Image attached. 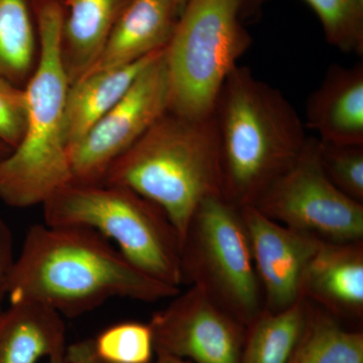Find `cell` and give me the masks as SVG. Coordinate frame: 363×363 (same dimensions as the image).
I'll use <instances>...</instances> for the list:
<instances>
[{"mask_svg": "<svg viewBox=\"0 0 363 363\" xmlns=\"http://www.w3.org/2000/svg\"><path fill=\"white\" fill-rule=\"evenodd\" d=\"M307 301L281 311L262 310L247 326L240 363H290L307 321Z\"/></svg>", "mask_w": 363, "mask_h": 363, "instance_id": "18", "label": "cell"}, {"mask_svg": "<svg viewBox=\"0 0 363 363\" xmlns=\"http://www.w3.org/2000/svg\"><path fill=\"white\" fill-rule=\"evenodd\" d=\"M316 13L327 42L340 51L363 55V0H304Z\"/></svg>", "mask_w": 363, "mask_h": 363, "instance_id": "21", "label": "cell"}, {"mask_svg": "<svg viewBox=\"0 0 363 363\" xmlns=\"http://www.w3.org/2000/svg\"><path fill=\"white\" fill-rule=\"evenodd\" d=\"M102 182L123 186L156 203L182 240L198 206L222 195L213 112L194 118L167 111L114 161Z\"/></svg>", "mask_w": 363, "mask_h": 363, "instance_id": "4", "label": "cell"}, {"mask_svg": "<svg viewBox=\"0 0 363 363\" xmlns=\"http://www.w3.org/2000/svg\"><path fill=\"white\" fill-rule=\"evenodd\" d=\"M43 206L48 225L92 229L145 274L181 288L180 235L156 203L123 186L72 182Z\"/></svg>", "mask_w": 363, "mask_h": 363, "instance_id": "5", "label": "cell"}, {"mask_svg": "<svg viewBox=\"0 0 363 363\" xmlns=\"http://www.w3.org/2000/svg\"><path fill=\"white\" fill-rule=\"evenodd\" d=\"M264 2V0H242V4H241V18L243 20V18L255 16V14L262 7Z\"/></svg>", "mask_w": 363, "mask_h": 363, "instance_id": "27", "label": "cell"}, {"mask_svg": "<svg viewBox=\"0 0 363 363\" xmlns=\"http://www.w3.org/2000/svg\"><path fill=\"white\" fill-rule=\"evenodd\" d=\"M69 363H105L95 354L92 340H83L66 347Z\"/></svg>", "mask_w": 363, "mask_h": 363, "instance_id": "26", "label": "cell"}, {"mask_svg": "<svg viewBox=\"0 0 363 363\" xmlns=\"http://www.w3.org/2000/svg\"><path fill=\"white\" fill-rule=\"evenodd\" d=\"M155 353L195 363H240L247 326L201 289L189 286L149 322Z\"/></svg>", "mask_w": 363, "mask_h": 363, "instance_id": "10", "label": "cell"}, {"mask_svg": "<svg viewBox=\"0 0 363 363\" xmlns=\"http://www.w3.org/2000/svg\"><path fill=\"white\" fill-rule=\"evenodd\" d=\"M242 0H187L164 47L169 111L211 116L215 101L252 39L242 25Z\"/></svg>", "mask_w": 363, "mask_h": 363, "instance_id": "6", "label": "cell"}, {"mask_svg": "<svg viewBox=\"0 0 363 363\" xmlns=\"http://www.w3.org/2000/svg\"><path fill=\"white\" fill-rule=\"evenodd\" d=\"M182 285L201 289L247 326L264 296L240 207L222 195L195 210L181 240Z\"/></svg>", "mask_w": 363, "mask_h": 363, "instance_id": "7", "label": "cell"}, {"mask_svg": "<svg viewBox=\"0 0 363 363\" xmlns=\"http://www.w3.org/2000/svg\"><path fill=\"white\" fill-rule=\"evenodd\" d=\"M264 296V310L281 311L300 298L305 267L323 240L272 220L257 208H240Z\"/></svg>", "mask_w": 363, "mask_h": 363, "instance_id": "11", "label": "cell"}, {"mask_svg": "<svg viewBox=\"0 0 363 363\" xmlns=\"http://www.w3.org/2000/svg\"><path fill=\"white\" fill-rule=\"evenodd\" d=\"M26 123L25 87L0 78V143L13 150L23 138Z\"/></svg>", "mask_w": 363, "mask_h": 363, "instance_id": "24", "label": "cell"}, {"mask_svg": "<svg viewBox=\"0 0 363 363\" xmlns=\"http://www.w3.org/2000/svg\"><path fill=\"white\" fill-rule=\"evenodd\" d=\"M304 333L290 363H363V333L308 302Z\"/></svg>", "mask_w": 363, "mask_h": 363, "instance_id": "20", "label": "cell"}, {"mask_svg": "<svg viewBox=\"0 0 363 363\" xmlns=\"http://www.w3.org/2000/svg\"><path fill=\"white\" fill-rule=\"evenodd\" d=\"M253 207L320 240H363V203L344 194L325 175L318 159L317 138H308L295 164Z\"/></svg>", "mask_w": 363, "mask_h": 363, "instance_id": "8", "label": "cell"}, {"mask_svg": "<svg viewBox=\"0 0 363 363\" xmlns=\"http://www.w3.org/2000/svg\"><path fill=\"white\" fill-rule=\"evenodd\" d=\"M169 1L171 2L174 6L177 7L181 13L182 9H183V7L185 6L187 0H169Z\"/></svg>", "mask_w": 363, "mask_h": 363, "instance_id": "30", "label": "cell"}, {"mask_svg": "<svg viewBox=\"0 0 363 363\" xmlns=\"http://www.w3.org/2000/svg\"><path fill=\"white\" fill-rule=\"evenodd\" d=\"M66 347L63 316L51 308L21 302L0 312V363H39Z\"/></svg>", "mask_w": 363, "mask_h": 363, "instance_id": "16", "label": "cell"}, {"mask_svg": "<svg viewBox=\"0 0 363 363\" xmlns=\"http://www.w3.org/2000/svg\"><path fill=\"white\" fill-rule=\"evenodd\" d=\"M213 116L222 196L240 208L255 206L302 154L305 123L281 90L241 66L222 85Z\"/></svg>", "mask_w": 363, "mask_h": 363, "instance_id": "2", "label": "cell"}, {"mask_svg": "<svg viewBox=\"0 0 363 363\" xmlns=\"http://www.w3.org/2000/svg\"><path fill=\"white\" fill-rule=\"evenodd\" d=\"M39 57L28 0H0V78L25 87Z\"/></svg>", "mask_w": 363, "mask_h": 363, "instance_id": "19", "label": "cell"}, {"mask_svg": "<svg viewBox=\"0 0 363 363\" xmlns=\"http://www.w3.org/2000/svg\"><path fill=\"white\" fill-rule=\"evenodd\" d=\"M133 0H67L62 59L70 86L94 66L111 30Z\"/></svg>", "mask_w": 363, "mask_h": 363, "instance_id": "15", "label": "cell"}, {"mask_svg": "<svg viewBox=\"0 0 363 363\" xmlns=\"http://www.w3.org/2000/svg\"><path fill=\"white\" fill-rule=\"evenodd\" d=\"M65 352L66 350L62 351V352L57 353V354L52 355V357L48 358L47 363H69Z\"/></svg>", "mask_w": 363, "mask_h": 363, "instance_id": "29", "label": "cell"}, {"mask_svg": "<svg viewBox=\"0 0 363 363\" xmlns=\"http://www.w3.org/2000/svg\"><path fill=\"white\" fill-rule=\"evenodd\" d=\"M317 155L327 178L346 196L363 203V145L323 142Z\"/></svg>", "mask_w": 363, "mask_h": 363, "instance_id": "23", "label": "cell"}, {"mask_svg": "<svg viewBox=\"0 0 363 363\" xmlns=\"http://www.w3.org/2000/svg\"><path fill=\"white\" fill-rule=\"evenodd\" d=\"M63 21L64 7L55 0L38 9L39 57L25 86V133L0 161V198L11 207L43 205L73 182L64 135L70 84L62 59Z\"/></svg>", "mask_w": 363, "mask_h": 363, "instance_id": "3", "label": "cell"}, {"mask_svg": "<svg viewBox=\"0 0 363 363\" xmlns=\"http://www.w3.org/2000/svg\"><path fill=\"white\" fill-rule=\"evenodd\" d=\"M306 128L318 140L363 145V64L331 66L310 95Z\"/></svg>", "mask_w": 363, "mask_h": 363, "instance_id": "13", "label": "cell"}, {"mask_svg": "<svg viewBox=\"0 0 363 363\" xmlns=\"http://www.w3.org/2000/svg\"><path fill=\"white\" fill-rule=\"evenodd\" d=\"M180 291L136 267L92 229L45 223L26 233L9 272L6 297L9 304L38 303L75 317L111 298L152 303Z\"/></svg>", "mask_w": 363, "mask_h": 363, "instance_id": "1", "label": "cell"}, {"mask_svg": "<svg viewBox=\"0 0 363 363\" xmlns=\"http://www.w3.org/2000/svg\"><path fill=\"white\" fill-rule=\"evenodd\" d=\"M180 13L169 0H133L88 73L130 65L164 49Z\"/></svg>", "mask_w": 363, "mask_h": 363, "instance_id": "14", "label": "cell"}, {"mask_svg": "<svg viewBox=\"0 0 363 363\" xmlns=\"http://www.w3.org/2000/svg\"><path fill=\"white\" fill-rule=\"evenodd\" d=\"M11 150L6 147V145H4V143H0V161H1V160L4 159V157L7 156V155L9 154V152H11Z\"/></svg>", "mask_w": 363, "mask_h": 363, "instance_id": "31", "label": "cell"}, {"mask_svg": "<svg viewBox=\"0 0 363 363\" xmlns=\"http://www.w3.org/2000/svg\"><path fill=\"white\" fill-rule=\"evenodd\" d=\"M300 298L337 319H362L363 240L322 241L303 272Z\"/></svg>", "mask_w": 363, "mask_h": 363, "instance_id": "12", "label": "cell"}, {"mask_svg": "<svg viewBox=\"0 0 363 363\" xmlns=\"http://www.w3.org/2000/svg\"><path fill=\"white\" fill-rule=\"evenodd\" d=\"M13 259V234L6 222L0 219V312L6 298L7 281Z\"/></svg>", "mask_w": 363, "mask_h": 363, "instance_id": "25", "label": "cell"}, {"mask_svg": "<svg viewBox=\"0 0 363 363\" xmlns=\"http://www.w3.org/2000/svg\"><path fill=\"white\" fill-rule=\"evenodd\" d=\"M150 363H192L188 360L182 359L171 355L157 354L156 359H152Z\"/></svg>", "mask_w": 363, "mask_h": 363, "instance_id": "28", "label": "cell"}, {"mask_svg": "<svg viewBox=\"0 0 363 363\" xmlns=\"http://www.w3.org/2000/svg\"><path fill=\"white\" fill-rule=\"evenodd\" d=\"M169 96L164 49L111 111L69 147L73 182L104 181L114 161L169 111Z\"/></svg>", "mask_w": 363, "mask_h": 363, "instance_id": "9", "label": "cell"}, {"mask_svg": "<svg viewBox=\"0 0 363 363\" xmlns=\"http://www.w3.org/2000/svg\"><path fill=\"white\" fill-rule=\"evenodd\" d=\"M162 50L130 65L90 72L69 87L64 118V135L68 150L123 97L143 69Z\"/></svg>", "mask_w": 363, "mask_h": 363, "instance_id": "17", "label": "cell"}, {"mask_svg": "<svg viewBox=\"0 0 363 363\" xmlns=\"http://www.w3.org/2000/svg\"><path fill=\"white\" fill-rule=\"evenodd\" d=\"M95 354L105 363H150L155 354L150 324L121 322L93 339Z\"/></svg>", "mask_w": 363, "mask_h": 363, "instance_id": "22", "label": "cell"}]
</instances>
